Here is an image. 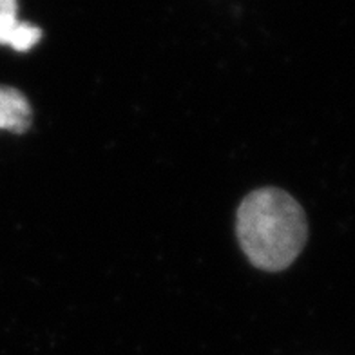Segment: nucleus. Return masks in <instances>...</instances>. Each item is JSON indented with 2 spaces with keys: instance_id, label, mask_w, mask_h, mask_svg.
<instances>
[{
  "instance_id": "1",
  "label": "nucleus",
  "mask_w": 355,
  "mask_h": 355,
  "mask_svg": "<svg viewBox=\"0 0 355 355\" xmlns=\"http://www.w3.org/2000/svg\"><path fill=\"white\" fill-rule=\"evenodd\" d=\"M236 232L248 261L261 270L279 272L303 252L309 221L303 207L288 192L265 187L241 201Z\"/></svg>"
},
{
  "instance_id": "2",
  "label": "nucleus",
  "mask_w": 355,
  "mask_h": 355,
  "mask_svg": "<svg viewBox=\"0 0 355 355\" xmlns=\"http://www.w3.org/2000/svg\"><path fill=\"white\" fill-rule=\"evenodd\" d=\"M42 38V29L19 20V0H0V46L28 53Z\"/></svg>"
},
{
  "instance_id": "3",
  "label": "nucleus",
  "mask_w": 355,
  "mask_h": 355,
  "mask_svg": "<svg viewBox=\"0 0 355 355\" xmlns=\"http://www.w3.org/2000/svg\"><path fill=\"white\" fill-rule=\"evenodd\" d=\"M33 120V109L26 94L17 87L0 85V129L22 135Z\"/></svg>"
}]
</instances>
